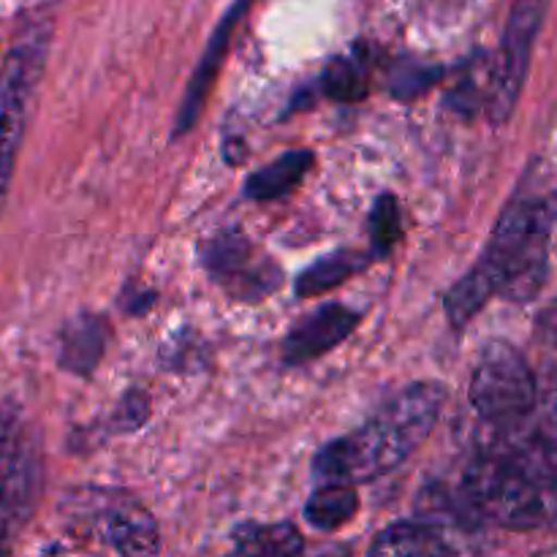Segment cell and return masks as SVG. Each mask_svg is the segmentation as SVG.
<instances>
[{
	"label": "cell",
	"mask_w": 557,
	"mask_h": 557,
	"mask_svg": "<svg viewBox=\"0 0 557 557\" xmlns=\"http://www.w3.org/2000/svg\"><path fill=\"white\" fill-rule=\"evenodd\" d=\"M234 547L243 555H299L305 549L302 536L292 522L277 525H259L248 522L234 531Z\"/></svg>",
	"instance_id": "18"
},
{
	"label": "cell",
	"mask_w": 557,
	"mask_h": 557,
	"mask_svg": "<svg viewBox=\"0 0 557 557\" xmlns=\"http://www.w3.org/2000/svg\"><path fill=\"white\" fill-rule=\"evenodd\" d=\"M245 5H248V0H239V3L234 5V9L228 11L226 16H223L221 27H218L215 38H212L210 49H207V54H205V60L199 63V71H196L194 79H190V90H188V96H185L183 109H180L177 131H174V136H183L185 131H188L190 125L196 123V117H199L207 90H210L212 79H215V69H218V63H221L223 47H226V41H228V30H232L234 22L239 20V14L245 11Z\"/></svg>",
	"instance_id": "13"
},
{
	"label": "cell",
	"mask_w": 557,
	"mask_h": 557,
	"mask_svg": "<svg viewBox=\"0 0 557 557\" xmlns=\"http://www.w3.org/2000/svg\"><path fill=\"white\" fill-rule=\"evenodd\" d=\"M462 504L476 520L509 531H539L557 522V482L528 471L511 455H490L468 468Z\"/></svg>",
	"instance_id": "3"
},
{
	"label": "cell",
	"mask_w": 557,
	"mask_h": 557,
	"mask_svg": "<svg viewBox=\"0 0 557 557\" xmlns=\"http://www.w3.org/2000/svg\"><path fill=\"white\" fill-rule=\"evenodd\" d=\"M49 38H52L49 22H27L14 36L0 65V207L14 174L27 107L47 65Z\"/></svg>",
	"instance_id": "5"
},
{
	"label": "cell",
	"mask_w": 557,
	"mask_h": 557,
	"mask_svg": "<svg viewBox=\"0 0 557 557\" xmlns=\"http://www.w3.org/2000/svg\"><path fill=\"white\" fill-rule=\"evenodd\" d=\"M362 315L346 305H324L321 310L310 313L308 319L299 321L288 337L283 341V362L286 364H308L313 359L324 357L332 348L341 346L351 337L359 326Z\"/></svg>",
	"instance_id": "10"
},
{
	"label": "cell",
	"mask_w": 557,
	"mask_h": 557,
	"mask_svg": "<svg viewBox=\"0 0 557 557\" xmlns=\"http://www.w3.org/2000/svg\"><path fill=\"white\" fill-rule=\"evenodd\" d=\"M41 490V451L20 403H0V555L11 553Z\"/></svg>",
	"instance_id": "4"
},
{
	"label": "cell",
	"mask_w": 557,
	"mask_h": 557,
	"mask_svg": "<svg viewBox=\"0 0 557 557\" xmlns=\"http://www.w3.org/2000/svg\"><path fill=\"white\" fill-rule=\"evenodd\" d=\"M147 419V400L139 392H131L123 400V406L117 408V417H114V424L117 430H136Z\"/></svg>",
	"instance_id": "22"
},
{
	"label": "cell",
	"mask_w": 557,
	"mask_h": 557,
	"mask_svg": "<svg viewBox=\"0 0 557 557\" xmlns=\"http://www.w3.org/2000/svg\"><path fill=\"white\" fill-rule=\"evenodd\" d=\"M373 555H451L457 553L455 544L444 536V531L433 525V522H417L403 520L395 525L384 528L370 544Z\"/></svg>",
	"instance_id": "12"
},
{
	"label": "cell",
	"mask_w": 557,
	"mask_h": 557,
	"mask_svg": "<svg viewBox=\"0 0 557 557\" xmlns=\"http://www.w3.org/2000/svg\"><path fill=\"white\" fill-rule=\"evenodd\" d=\"M490 92H493V65L487 63V58H476L449 92V107L460 114H473L479 107L487 109Z\"/></svg>",
	"instance_id": "19"
},
{
	"label": "cell",
	"mask_w": 557,
	"mask_h": 557,
	"mask_svg": "<svg viewBox=\"0 0 557 557\" xmlns=\"http://www.w3.org/2000/svg\"><path fill=\"white\" fill-rule=\"evenodd\" d=\"M368 264L370 256L357 253V250H337V253L315 261L313 267H308V270L299 275L297 294L299 297H319V294L332 292V288H337L341 283H346L348 277L359 275Z\"/></svg>",
	"instance_id": "17"
},
{
	"label": "cell",
	"mask_w": 557,
	"mask_h": 557,
	"mask_svg": "<svg viewBox=\"0 0 557 557\" xmlns=\"http://www.w3.org/2000/svg\"><path fill=\"white\" fill-rule=\"evenodd\" d=\"M201 261L212 281L221 283L234 299H264L283 281L281 267L239 232L215 234L201 245Z\"/></svg>",
	"instance_id": "9"
},
{
	"label": "cell",
	"mask_w": 557,
	"mask_h": 557,
	"mask_svg": "<svg viewBox=\"0 0 557 557\" xmlns=\"http://www.w3.org/2000/svg\"><path fill=\"white\" fill-rule=\"evenodd\" d=\"M107 335L101 315H76L60 332V368L74 375L92 373L107 351Z\"/></svg>",
	"instance_id": "11"
},
{
	"label": "cell",
	"mask_w": 557,
	"mask_h": 557,
	"mask_svg": "<svg viewBox=\"0 0 557 557\" xmlns=\"http://www.w3.org/2000/svg\"><path fill=\"white\" fill-rule=\"evenodd\" d=\"M403 237V215L400 205L392 194H384L375 201L373 212H370V245H373V256L384 259L395 250V245Z\"/></svg>",
	"instance_id": "20"
},
{
	"label": "cell",
	"mask_w": 557,
	"mask_h": 557,
	"mask_svg": "<svg viewBox=\"0 0 557 557\" xmlns=\"http://www.w3.org/2000/svg\"><path fill=\"white\" fill-rule=\"evenodd\" d=\"M471 406L487 424L511 428L536 406V381L525 357L506 341L484 348L471 379Z\"/></svg>",
	"instance_id": "6"
},
{
	"label": "cell",
	"mask_w": 557,
	"mask_h": 557,
	"mask_svg": "<svg viewBox=\"0 0 557 557\" xmlns=\"http://www.w3.org/2000/svg\"><path fill=\"white\" fill-rule=\"evenodd\" d=\"M357 509L359 498L354 493V484L324 482V487L310 495L308 506H305V520L319 531H337L354 520Z\"/></svg>",
	"instance_id": "16"
},
{
	"label": "cell",
	"mask_w": 557,
	"mask_h": 557,
	"mask_svg": "<svg viewBox=\"0 0 557 557\" xmlns=\"http://www.w3.org/2000/svg\"><path fill=\"white\" fill-rule=\"evenodd\" d=\"M438 76H441V69L422 65L417 63V60H408V63H400L395 71H392L389 87L397 98H417L419 92L428 90Z\"/></svg>",
	"instance_id": "21"
},
{
	"label": "cell",
	"mask_w": 557,
	"mask_h": 557,
	"mask_svg": "<svg viewBox=\"0 0 557 557\" xmlns=\"http://www.w3.org/2000/svg\"><path fill=\"white\" fill-rule=\"evenodd\" d=\"M71 522L120 555H156L161 536L150 511L123 490H82Z\"/></svg>",
	"instance_id": "7"
},
{
	"label": "cell",
	"mask_w": 557,
	"mask_h": 557,
	"mask_svg": "<svg viewBox=\"0 0 557 557\" xmlns=\"http://www.w3.org/2000/svg\"><path fill=\"white\" fill-rule=\"evenodd\" d=\"M549 11V0H515L509 22L504 30L500 54L493 63V92H490L487 114L493 123L504 125L520 101L525 85L528 65H531L533 44Z\"/></svg>",
	"instance_id": "8"
},
{
	"label": "cell",
	"mask_w": 557,
	"mask_h": 557,
	"mask_svg": "<svg viewBox=\"0 0 557 557\" xmlns=\"http://www.w3.org/2000/svg\"><path fill=\"white\" fill-rule=\"evenodd\" d=\"M324 92L335 101H362L370 90V49L354 44L348 52L337 54L324 71Z\"/></svg>",
	"instance_id": "15"
},
{
	"label": "cell",
	"mask_w": 557,
	"mask_h": 557,
	"mask_svg": "<svg viewBox=\"0 0 557 557\" xmlns=\"http://www.w3.org/2000/svg\"><path fill=\"white\" fill-rule=\"evenodd\" d=\"M444 403L446 389L441 384L422 381L408 386L362 428L326 444L313 460L315 479L359 484L395 471L428 441Z\"/></svg>",
	"instance_id": "2"
},
{
	"label": "cell",
	"mask_w": 557,
	"mask_h": 557,
	"mask_svg": "<svg viewBox=\"0 0 557 557\" xmlns=\"http://www.w3.org/2000/svg\"><path fill=\"white\" fill-rule=\"evenodd\" d=\"M557 221V188L528 172L500 212L479 264L444 299L449 324L462 330L493 297L531 302L547 283L549 234Z\"/></svg>",
	"instance_id": "1"
},
{
	"label": "cell",
	"mask_w": 557,
	"mask_h": 557,
	"mask_svg": "<svg viewBox=\"0 0 557 557\" xmlns=\"http://www.w3.org/2000/svg\"><path fill=\"white\" fill-rule=\"evenodd\" d=\"M313 166V152L308 150H292L286 156L275 158L267 163L264 169L253 172L245 183V196L256 201H272L286 196L288 190L297 188L302 183L305 174Z\"/></svg>",
	"instance_id": "14"
}]
</instances>
